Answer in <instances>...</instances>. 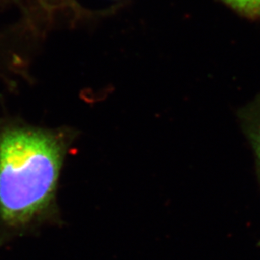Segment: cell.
<instances>
[{"instance_id": "6da1fadb", "label": "cell", "mask_w": 260, "mask_h": 260, "mask_svg": "<svg viewBox=\"0 0 260 260\" xmlns=\"http://www.w3.org/2000/svg\"><path fill=\"white\" fill-rule=\"evenodd\" d=\"M67 145L60 130L0 124V247L58 218L56 192Z\"/></svg>"}, {"instance_id": "7a4b0ae2", "label": "cell", "mask_w": 260, "mask_h": 260, "mask_svg": "<svg viewBox=\"0 0 260 260\" xmlns=\"http://www.w3.org/2000/svg\"><path fill=\"white\" fill-rule=\"evenodd\" d=\"M239 119L255 153L260 172V94L252 103L239 111Z\"/></svg>"}, {"instance_id": "3957f363", "label": "cell", "mask_w": 260, "mask_h": 260, "mask_svg": "<svg viewBox=\"0 0 260 260\" xmlns=\"http://www.w3.org/2000/svg\"><path fill=\"white\" fill-rule=\"evenodd\" d=\"M232 7L250 17L260 15V0H233Z\"/></svg>"}, {"instance_id": "277c9868", "label": "cell", "mask_w": 260, "mask_h": 260, "mask_svg": "<svg viewBox=\"0 0 260 260\" xmlns=\"http://www.w3.org/2000/svg\"><path fill=\"white\" fill-rule=\"evenodd\" d=\"M225 2L228 3V4H229V5L232 6L233 5V0H225Z\"/></svg>"}, {"instance_id": "5b68a950", "label": "cell", "mask_w": 260, "mask_h": 260, "mask_svg": "<svg viewBox=\"0 0 260 260\" xmlns=\"http://www.w3.org/2000/svg\"><path fill=\"white\" fill-rule=\"evenodd\" d=\"M258 246H259V247H260V241H259V243H258Z\"/></svg>"}]
</instances>
